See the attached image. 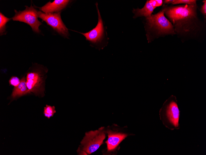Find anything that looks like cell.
I'll list each match as a JSON object with an SVG mask.
<instances>
[{
	"label": "cell",
	"instance_id": "obj_14",
	"mask_svg": "<svg viewBox=\"0 0 206 155\" xmlns=\"http://www.w3.org/2000/svg\"><path fill=\"white\" fill-rule=\"evenodd\" d=\"M55 107L47 105L44 107L43 114L45 117L49 118L53 116L54 114L56 112Z\"/></svg>",
	"mask_w": 206,
	"mask_h": 155
},
{
	"label": "cell",
	"instance_id": "obj_5",
	"mask_svg": "<svg viewBox=\"0 0 206 155\" xmlns=\"http://www.w3.org/2000/svg\"><path fill=\"white\" fill-rule=\"evenodd\" d=\"M26 9L23 11H17L14 10L15 14L12 18L14 21L23 22L29 25L35 32L39 33L41 31L39 28L41 23L38 19V13L31 4L29 7L25 6Z\"/></svg>",
	"mask_w": 206,
	"mask_h": 155
},
{
	"label": "cell",
	"instance_id": "obj_15",
	"mask_svg": "<svg viewBox=\"0 0 206 155\" xmlns=\"http://www.w3.org/2000/svg\"><path fill=\"white\" fill-rule=\"evenodd\" d=\"M195 3H196V0H175L172 4H183V5H184L192 4Z\"/></svg>",
	"mask_w": 206,
	"mask_h": 155
},
{
	"label": "cell",
	"instance_id": "obj_10",
	"mask_svg": "<svg viewBox=\"0 0 206 155\" xmlns=\"http://www.w3.org/2000/svg\"><path fill=\"white\" fill-rule=\"evenodd\" d=\"M107 132L108 139L106 143L108 150L109 151L114 149L127 136L126 134L114 132L110 130L108 131Z\"/></svg>",
	"mask_w": 206,
	"mask_h": 155
},
{
	"label": "cell",
	"instance_id": "obj_3",
	"mask_svg": "<svg viewBox=\"0 0 206 155\" xmlns=\"http://www.w3.org/2000/svg\"><path fill=\"white\" fill-rule=\"evenodd\" d=\"M159 115L160 119L166 128L172 131L180 128V111L175 96L171 95L165 101L160 110Z\"/></svg>",
	"mask_w": 206,
	"mask_h": 155
},
{
	"label": "cell",
	"instance_id": "obj_1",
	"mask_svg": "<svg viewBox=\"0 0 206 155\" xmlns=\"http://www.w3.org/2000/svg\"><path fill=\"white\" fill-rule=\"evenodd\" d=\"M197 8V3L163 6L162 10L173 25L176 34L182 41L204 38L205 25L198 17Z\"/></svg>",
	"mask_w": 206,
	"mask_h": 155
},
{
	"label": "cell",
	"instance_id": "obj_19",
	"mask_svg": "<svg viewBox=\"0 0 206 155\" xmlns=\"http://www.w3.org/2000/svg\"><path fill=\"white\" fill-rule=\"evenodd\" d=\"M175 0H164L163 1V5L165 4H172L174 1Z\"/></svg>",
	"mask_w": 206,
	"mask_h": 155
},
{
	"label": "cell",
	"instance_id": "obj_2",
	"mask_svg": "<svg viewBox=\"0 0 206 155\" xmlns=\"http://www.w3.org/2000/svg\"><path fill=\"white\" fill-rule=\"evenodd\" d=\"M146 21L145 28L148 42L160 37L176 35L173 25L162 10L146 17Z\"/></svg>",
	"mask_w": 206,
	"mask_h": 155
},
{
	"label": "cell",
	"instance_id": "obj_12",
	"mask_svg": "<svg viewBox=\"0 0 206 155\" xmlns=\"http://www.w3.org/2000/svg\"><path fill=\"white\" fill-rule=\"evenodd\" d=\"M28 93L26 81L24 77L20 80V83L19 85L14 87L11 96L12 98H15L26 95Z\"/></svg>",
	"mask_w": 206,
	"mask_h": 155
},
{
	"label": "cell",
	"instance_id": "obj_13",
	"mask_svg": "<svg viewBox=\"0 0 206 155\" xmlns=\"http://www.w3.org/2000/svg\"><path fill=\"white\" fill-rule=\"evenodd\" d=\"M10 19L5 16L1 12L0 13V33L1 35L4 34L5 31L6 24Z\"/></svg>",
	"mask_w": 206,
	"mask_h": 155
},
{
	"label": "cell",
	"instance_id": "obj_6",
	"mask_svg": "<svg viewBox=\"0 0 206 155\" xmlns=\"http://www.w3.org/2000/svg\"><path fill=\"white\" fill-rule=\"evenodd\" d=\"M39 17L45 21L59 34L67 37L68 30L61 19L60 12L55 13H45L38 11Z\"/></svg>",
	"mask_w": 206,
	"mask_h": 155
},
{
	"label": "cell",
	"instance_id": "obj_11",
	"mask_svg": "<svg viewBox=\"0 0 206 155\" xmlns=\"http://www.w3.org/2000/svg\"><path fill=\"white\" fill-rule=\"evenodd\" d=\"M155 9L150 4L149 0H147L144 7L142 9L137 8L133 9L132 12L134 14L133 18H136L139 17H147L150 16Z\"/></svg>",
	"mask_w": 206,
	"mask_h": 155
},
{
	"label": "cell",
	"instance_id": "obj_18",
	"mask_svg": "<svg viewBox=\"0 0 206 155\" xmlns=\"http://www.w3.org/2000/svg\"><path fill=\"white\" fill-rule=\"evenodd\" d=\"M204 4L201 6L200 8V11L204 16L206 18V1L204 0L203 1Z\"/></svg>",
	"mask_w": 206,
	"mask_h": 155
},
{
	"label": "cell",
	"instance_id": "obj_4",
	"mask_svg": "<svg viewBox=\"0 0 206 155\" xmlns=\"http://www.w3.org/2000/svg\"><path fill=\"white\" fill-rule=\"evenodd\" d=\"M105 137L104 127L97 130L86 132L80 142L81 151L86 155L92 153L96 151L103 144Z\"/></svg>",
	"mask_w": 206,
	"mask_h": 155
},
{
	"label": "cell",
	"instance_id": "obj_8",
	"mask_svg": "<svg viewBox=\"0 0 206 155\" xmlns=\"http://www.w3.org/2000/svg\"><path fill=\"white\" fill-rule=\"evenodd\" d=\"M41 83L42 80L39 73L31 72L27 73L26 85L28 93L31 92L36 94L39 93Z\"/></svg>",
	"mask_w": 206,
	"mask_h": 155
},
{
	"label": "cell",
	"instance_id": "obj_16",
	"mask_svg": "<svg viewBox=\"0 0 206 155\" xmlns=\"http://www.w3.org/2000/svg\"><path fill=\"white\" fill-rule=\"evenodd\" d=\"M20 82V80L19 78L16 76H13L11 77L9 80V83L10 85L14 86V87L19 85Z\"/></svg>",
	"mask_w": 206,
	"mask_h": 155
},
{
	"label": "cell",
	"instance_id": "obj_7",
	"mask_svg": "<svg viewBox=\"0 0 206 155\" xmlns=\"http://www.w3.org/2000/svg\"><path fill=\"white\" fill-rule=\"evenodd\" d=\"M96 6L98 14V22L96 26L88 32L80 33L84 35L86 39L92 42L96 43L100 41L103 34V26L102 21L98 10L97 4Z\"/></svg>",
	"mask_w": 206,
	"mask_h": 155
},
{
	"label": "cell",
	"instance_id": "obj_9",
	"mask_svg": "<svg viewBox=\"0 0 206 155\" xmlns=\"http://www.w3.org/2000/svg\"><path fill=\"white\" fill-rule=\"evenodd\" d=\"M69 1L66 0H55L52 2L49 1L43 6L39 7V9L45 13L58 12L65 8Z\"/></svg>",
	"mask_w": 206,
	"mask_h": 155
},
{
	"label": "cell",
	"instance_id": "obj_17",
	"mask_svg": "<svg viewBox=\"0 0 206 155\" xmlns=\"http://www.w3.org/2000/svg\"><path fill=\"white\" fill-rule=\"evenodd\" d=\"M149 2L155 8L162 6L163 4V0H149Z\"/></svg>",
	"mask_w": 206,
	"mask_h": 155
}]
</instances>
